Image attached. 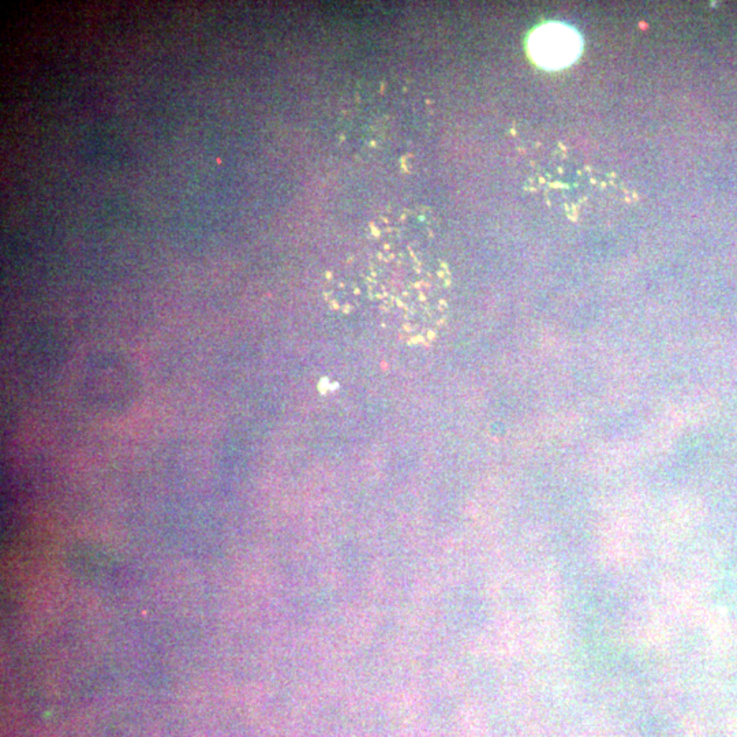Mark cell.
<instances>
[{"label":"cell","mask_w":737,"mask_h":737,"mask_svg":"<svg viewBox=\"0 0 737 737\" xmlns=\"http://www.w3.org/2000/svg\"><path fill=\"white\" fill-rule=\"evenodd\" d=\"M583 42L579 33L564 24L550 22L533 32L529 40V51L533 60L547 70H558L574 63L581 52Z\"/></svg>","instance_id":"obj_1"}]
</instances>
